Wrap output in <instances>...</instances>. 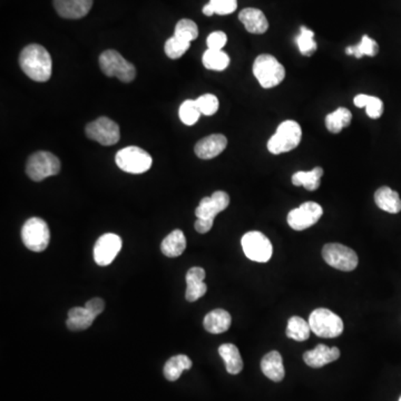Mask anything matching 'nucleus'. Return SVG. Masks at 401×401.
I'll return each mask as SVG.
<instances>
[{
    "instance_id": "obj_1",
    "label": "nucleus",
    "mask_w": 401,
    "mask_h": 401,
    "mask_svg": "<svg viewBox=\"0 0 401 401\" xmlns=\"http://www.w3.org/2000/svg\"><path fill=\"white\" fill-rule=\"evenodd\" d=\"M20 65L28 77L38 83H45L52 77L53 61L47 50L42 45L26 46L20 53Z\"/></svg>"
},
{
    "instance_id": "obj_2",
    "label": "nucleus",
    "mask_w": 401,
    "mask_h": 401,
    "mask_svg": "<svg viewBox=\"0 0 401 401\" xmlns=\"http://www.w3.org/2000/svg\"><path fill=\"white\" fill-rule=\"evenodd\" d=\"M230 204V197L227 192L216 191L211 197L201 199L195 210L197 220L194 225L195 230L201 234H205L213 227L214 219Z\"/></svg>"
},
{
    "instance_id": "obj_3",
    "label": "nucleus",
    "mask_w": 401,
    "mask_h": 401,
    "mask_svg": "<svg viewBox=\"0 0 401 401\" xmlns=\"http://www.w3.org/2000/svg\"><path fill=\"white\" fill-rule=\"evenodd\" d=\"M302 130L296 121H285L278 126L277 132L268 142V152L274 156L290 152L300 144Z\"/></svg>"
},
{
    "instance_id": "obj_4",
    "label": "nucleus",
    "mask_w": 401,
    "mask_h": 401,
    "mask_svg": "<svg viewBox=\"0 0 401 401\" xmlns=\"http://www.w3.org/2000/svg\"><path fill=\"white\" fill-rule=\"evenodd\" d=\"M253 74L263 89H272L282 83L285 70L282 64L272 55L257 56L253 64Z\"/></svg>"
},
{
    "instance_id": "obj_5",
    "label": "nucleus",
    "mask_w": 401,
    "mask_h": 401,
    "mask_svg": "<svg viewBox=\"0 0 401 401\" xmlns=\"http://www.w3.org/2000/svg\"><path fill=\"white\" fill-rule=\"evenodd\" d=\"M100 66L106 76L119 78L123 83L133 82L136 76L135 66L116 50L103 52L100 56Z\"/></svg>"
},
{
    "instance_id": "obj_6",
    "label": "nucleus",
    "mask_w": 401,
    "mask_h": 401,
    "mask_svg": "<svg viewBox=\"0 0 401 401\" xmlns=\"http://www.w3.org/2000/svg\"><path fill=\"white\" fill-rule=\"evenodd\" d=\"M61 172V160L53 153L39 151L28 158L26 173L31 180L40 182Z\"/></svg>"
},
{
    "instance_id": "obj_7",
    "label": "nucleus",
    "mask_w": 401,
    "mask_h": 401,
    "mask_svg": "<svg viewBox=\"0 0 401 401\" xmlns=\"http://www.w3.org/2000/svg\"><path fill=\"white\" fill-rule=\"evenodd\" d=\"M115 162L122 171L130 174H142L151 169L152 156L141 147L128 146L117 152Z\"/></svg>"
},
{
    "instance_id": "obj_8",
    "label": "nucleus",
    "mask_w": 401,
    "mask_h": 401,
    "mask_svg": "<svg viewBox=\"0 0 401 401\" xmlns=\"http://www.w3.org/2000/svg\"><path fill=\"white\" fill-rule=\"evenodd\" d=\"M311 331L320 338H337L343 332V321L335 312L319 308L309 317Z\"/></svg>"
},
{
    "instance_id": "obj_9",
    "label": "nucleus",
    "mask_w": 401,
    "mask_h": 401,
    "mask_svg": "<svg viewBox=\"0 0 401 401\" xmlns=\"http://www.w3.org/2000/svg\"><path fill=\"white\" fill-rule=\"evenodd\" d=\"M22 240L28 250L43 252L47 249L50 231L47 223L40 218H31L22 227Z\"/></svg>"
},
{
    "instance_id": "obj_10",
    "label": "nucleus",
    "mask_w": 401,
    "mask_h": 401,
    "mask_svg": "<svg viewBox=\"0 0 401 401\" xmlns=\"http://www.w3.org/2000/svg\"><path fill=\"white\" fill-rule=\"evenodd\" d=\"M322 257L330 266L340 271H354L359 263L357 253L340 243L326 244L322 249Z\"/></svg>"
},
{
    "instance_id": "obj_11",
    "label": "nucleus",
    "mask_w": 401,
    "mask_h": 401,
    "mask_svg": "<svg viewBox=\"0 0 401 401\" xmlns=\"http://www.w3.org/2000/svg\"><path fill=\"white\" fill-rule=\"evenodd\" d=\"M241 244L246 257L255 262H268L273 253L271 242L259 231L245 233L241 240Z\"/></svg>"
},
{
    "instance_id": "obj_12",
    "label": "nucleus",
    "mask_w": 401,
    "mask_h": 401,
    "mask_svg": "<svg viewBox=\"0 0 401 401\" xmlns=\"http://www.w3.org/2000/svg\"><path fill=\"white\" fill-rule=\"evenodd\" d=\"M85 133L89 139H93L104 146L116 144L121 137L119 125L105 116L89 123L86 126Z\"/></svg>"
},
{
    "instance_id": "obj_13",
    "label": "nucleus",
    "mask_w": 401,
    "mask_h": 401,
    "mask_svg": "<svg viewBox=\"0 0 401 401\" xmlns=\"http://www.w3.org/2000/svg\"><path fill=\"white\" fill-rule=\"evenodd\" d=\"M324 214L321 205L316 202H305L294 209L288 214V225L296 231L307 230L316 225Z\"/></svg>"
},
{
    "instance_id": "obj_14",
    "label": "nucleus",
    "mask_w": 401,
    "mask_h": 401,
    "mask_svg": "<svg viewBox=\"0 0 401 401\" xmlns=\"http://www.w3.org/2000/svg\"><path fill=\"white\" fill-rule=\"evenodd\" d=\"M123 242L121 236L114 233H106L96 241L94 246V260L100 266H107L115 260Z\"/></svg>"
},
{
    "instance_id": "obj_15",
    "label": "nucleus",
    "mask_w": 401,
    "mask_h": 401,
    "mask_svg": "<svg viewBox=\"0 0 401 401\" xmlns=\"http://www.w3.org/2000/svg\"><path fill=\"white\" fill-rule=\"evenodd\" d=\"M227 139L222 134H212L197 142L194 152L201 160H211L219 156L227 149Z\"/></svg>"
},
{
    "instance_id": "obj_16",
    "label": "nucleus",
    "mask_w": 401,
    "mask_h": 401,
    "mask_svg": "<svg viewBox=\"0 0 401 401\" xmlns=\"http://www.w3.org/2000/svg\"><path fill=\"white\" fill-rule=\"evenodd\" d=\"M93 0H54V7L59 16L66 20H80L89 14Z\"/></svg>"
},
{
    "instance_id": "obj_17",
    "label": "nucleus",
    "mask_w": 401,
    "mask_h": 401,
    "mask_svg": "<svg viewBox=\"0 0 401 401\" xmlns=\"http://www.w3.org/2000/svg\"><path fill=\"white\" fill-rule=\"evenodd\" d=\"M205 277H206V273L203 268L194 266L188 270L186 273V298L188 302L197 301L206 294L208 285H205Z\"/></svg>"
},
{
    "instance_id": "obj_18",
    "label": "nucleus",
    "mask_w": 401,
    "mask_h": 401,
    "mask_svg": "<svg viewBox=\"0 0 401 401\" xmlns=\"http://www.w3.org/2000/svg\"><path fill=\"white\" fill-rule=\"evenodd\" d=\"M340 358V350L337 347L326 346V345H318L316 348L310 351L305 352L303 360L311 368H321L328 363H333Z\"/></svg>"
},
{
    "instance_id": "obj_19",
    "label": "nucleus",
    "mask_w": 401,
    "mask_h": 401,
    "mask_svg": "<svg viewBox=\"0 0 401 401\" xmlns=\"http://www.w3.org/2000/svg\"><path fill=\"white\" fill-rule=\"evenodd\" d=\"M239 20L246 31L251 33H264L268 31V22L266 15L260 9L245 8L239 14Z\"/></svg>"
},
{
    "instance_id": "obj_20",
    "label": "nucleus",
    "mask_w": 401,
    "mask_h": 401,
    "mask_svg": "<svg viewBox=\"0 0 401 401\" xmlns=\"http://www.w3.org/2000/svg\"><path fill=\"white\" fill-rule=\"evenodd\" d=\"M261 370L264 376L274 382L282 381L285 371L283 367L282 356L279 351L268 352L261 361Z\"/></svg>"
},
{
    "instance_id": "obj_21",
    "label": "nucleus",
    "mask_w": 401,
    "mask_h": 401,
    "mask_svg": "<svg viewBox=\"0 0 401 401\" xmlns=\"http://www.w3.org/2000/svg\"><path fill=\"white\" fill-rule=\"evenodd\" d=\"M231 322H232V318H231L230 313L223 309H215L205 316L203 326L210 333L219 335L230 329Z\"/></svg>"
},
{
    "instance_id": "obj_22",
    "label": "nucleus",
    "mask_w": 401,
    "mask_h": 401,
    "mask_svg": "<svg viewBox=\"0 0 401 401\" xmlns=\"http://www.w3.org/2000/svg\"><path fill=\"white\" fill-rule=\"evenodd\" d=\"M377 206L388 213L397 214L401 211V199L396 191L388 186L378 188L374 193Z\"/></svg>"
},
{
    "instance_id": "obj_23",
    "label": "nucleus",
    "mask_w": 401,
    "mask_h": 401,
    "mask_svg": "<svg viewBox=\"0 0 401 401\" xmlns=\"http://www.w3.org/2000/svg\"><path fill=\"white\" fill-rule=\"evenodd\" d=\"M186 249V239L184 233L181 230L172 231L169 236H166L162 244L160 250L165 257H177L183 255Z\"/></svg>"
},
{
    "instance_id": "obj_24",
    "label": "nucleus",
    "mask_w": 401,
    "mask_h": 401,
    "mask_svg": "<svg viewBox=\"0 0 401 401\" xmlns=\"http://www.w3.org/2000/svg\"><path fill=\"white\" fill-rule=\"evenodd\" d=\"M219 354L225 361V368L229 374H240L243 369V360L241 357L238 347L232 343H225L220 346Z\"/></svg>"
},
{
    "instance_id": "obj_25",
    "label": "nucleus",
    "mask_w": 401,
    "mask_h": 401,
    "mask_svg": "<svg viewBox=\"0 0 401 401\" xmlns=\"http://www.w3.org/2000/svg\"><path fill=\"white\" fill-rule=\"evenodd\" d=\"M192 360L186 354H177L164 365V376L169 381H176L183 371L192 368Z\"/></svg>"
},
{
    "instance_id": "obj_26",
    "label": "nucleus",
    "mask_w": 401,
    "mask_h": 401,
    "mask_svg": "<svg viewBox=\"0 0 401 401\" xmlns=\"http://www.w3.org/2000/svg\"><path fill=\"white\" fill-rule=\"evenodd\" d=\"M95 319L96 318L85 307L73 308L68 312L66 326L72 331L85 330L93 324Z\"/></svg>"
},
{
    "instance_id": "obj_27",
    "label": "nucleus",
    "mask_w": 401,
    "mask_h": 401,
    "mask_svg": "<svg viewBox=\"0 0 401 401\" xmlns=\"http://www.w3.org/2000/svg\"><path fill=\"white\" fill-rule=\"evenodd\" d=\"M351 119L352 114L348 108L339 107L335 112L326 115V126L331 133H340L343 128H348Z\"/></svg>"
},
{
    "instance_id": "obj_28",
    "label": "nucleus",
    "mask_w": 401,
    "mask_h": 401,
    "mask_svg": "<svg viewBox=\"0 0 401 401\" xmlns=\"http://www.w3.org/2000/svg\"><path fill=\"white\" fill-rule=\"evenodd\" d=\"M322 175L324 169L321 167H315L310 172H296L292 175V184L294 186H305L308 191H316L320 186Z\"/></svg>"
},
{
    "instance_id": "obj_29",
    "label": "nucleus",
    "mask_w": 401,
    "mask_h": 401,
    "mask_svg": "<svg viewBox=\"0 0 401 401\" xmlns=\"http://www.w3.org/2000/svg\"><path fill=\"white\" fill-rule=\"evenodd\" d=\"M354 105L357 107H365V112L370 119H377L381 117L384 113V102L376 96L359 94L354 97Z\"/></svg>"
},
{
    "instance_id": "obj_30",
    "label": "nucleus",
    "mask_w": 401,
    "mask_h": 401,
    "mask_svg": "<svg viewBox=\"0 0 401 401\" xmlns=\"http://www.w3.org/2000/svg\"><path fill=\"white\" fill-rule=\"evenodd\" d=\"M310 324L303 318L294 316L288 321V326L285 335L296 341H305L310 337Z\"/></svg>"
},
{
    "instance_id": "obj_31",
    "label": "nucleus",
    "mask_w": 401,
    "mask_h": 401,
    "mask_svg": "<svg viewBox=\"0 0 401 401\" xmlns=\"http://www.w3.org/2000/svg\"><path fill=\"white\" fill-rule=\"evenodd\" d=\"M202 61L205 68L216 72L227 70L230 65V57L223 50H208L203 55Z\"/></svg>"
},
{
    "instance_id": "obj_32",
    "label": "nucleus",
    "mask_w": 401,
    "mask_h": 401,
    "mask_svg": "<svg viewBox=\"0 0 401 401\" xmlns=\"http://www.w3.org/2000/svg\"><path fill=\"white\" fill-rule=\"evenodd\" d=\"M379 52V46L377 44L374 39L370 37L365 36L361 39V42L356 46H349L347 47V55L354 56L357 59H361L363 56H369V57H374Z\"/></svg>"
},
{
    "instance_id": "obj_33",
    "label": "nucleus",
    "mask_w": 401,
    "mask_h": 401,
    "mask_svg": "<svg viewBox=\"0 0 401 401\" xmlns=\"http://www.w3.org/2000/svg\"><path fill=\"white\" fill-rule=\"evenodd\" d=\"M296 43L300 53L308 57L316 53L317 48H318V45L315 40V33L305 26H302L299 35L296 37Z\"/></svg>"
},
{
    "instance_id": "obj_34",
    "label": "nucleus",
    "mask_w": 401,
    "mask_h": 401,
    "mask_svg": "<svg viewBox=\"0 0 401 401\" xmlns=\"http://www.w3.org/2000/svg\"><path fill=\"white\" fill-rule=\"evenodd\" d=\"M190 45H191V43L186 42L184 39L179 38V37L173 36L166 40L164 50H165L166 56L169 59H179L188 52Z\"/></svg>"
},
{
    "instance_id": "obj_35",
    "label": "nucleus",
    "mask_w": 401,
    "mask_h": 401,
    "mask_svg": "<svg viewBox=\"0 0 401 401\" xmlns=\"http://www.w3.org/2000/svg\"><path fill=\"white\" fill-rule=\"evenodd\" d=\"M180 119L182 121L183 124L192 126L199 121V116L202 115L199 112V107L195 100H186V102L182 103L180 106V111H179Z\"/></svg>"
},
{
    "instance_id": "obj_36",
    "label": "nucleus",
    "mask_w": 401,
    "mask_h": 401,
    "mask_svg": "<svg viewBox=\"0 0 401 401\" xmlns=\"http://www.w3.org/2000/svg\"><path fill=\"white\" fill-rule=\"evenodd\" d=\"M174 36L184 39L188 43L193 42L194 39H197L199 36V28L193 20H180L175 27Z\"/></svg>"
},
{
    "instance_id": "obj_37",
    "label": "nucleus",
    "mask_w": 401,
    "mask_h": 401,
    "mask_svg": "<svg viewBox=\"0 0 401 401\" xmlns=\"http://www.w3.org/2000/svg\"><path fill=\"white\" fill-rule=\"evenodd\" d=\"M195 102H197L199 112L205 116H212L219 109V100L213 94L202 95L195 100Z\"/></svg>"
},
{
    "instance_id": "obj_38",
    "label": "nucleus",
    "mask_w": 401,
    "mask_h": 401,
    "mask_svg": "<svg viewBox=\"0 0 401 401\" xmlns=\"http://www.w3.org/2000/svg\"><path fill=\"white\" fill-rule=\"evenodd\" d=\"M214 13L221 16L230 15L238 8V0H210Z\"/></svg>"
},
{
    "instance_id": "obj_39",
    "label": "nucleus",
    "mask_w": 401,
    "mask_h": 401,
    "mask_svg": "<svg viewBox=\"0 0 401 401\" xmlns=\"http://www.w3.org/2000/svg\"><path fill=\"white\" fill-rule=\"evenodd\" d=\"M227 42V37L223 31H214L206 39L208 50H222Z\"/></svg>"
},
{
    "instance_id": "obj_40",
    "label": "nucleus",
    "mask_w": 401,
    "mask_h": 401,
    "mask_svg": "<svg viewBox=\"0 0 401 401\" xmlns=\"http://www.w3.org/2000/svg\"><path fill=\"white\" fill-rule=\"evenodd\" d=\"M85 308L96 318V317L100 316V313L104 310L105 302H104V300L100 299V298H93V299L86 302Z\"/></svg>"
},
{
    "instance_id": "obj_41",
    "label": "nucleus",
    "mask_w": 401,
    "mask_h": 401,
    "mask_svg": "<svg viewBox=\"0 0 401 401\" xmlns=\"http://www.w3.org/2000/svg\"><path fill=\"white\" fill-rule=\"evenodd\" d=\"M203 14H204L205 16L209 17L215 14V13H214L213 8H212V6L210 5V3H209L208 5H205L204 7H203Z\"/></svg>"
},
{
    "instance_id": "obj_42",
    "label": "nucleus",
    "mask_w": 401,
    "mask_h": 401,
    "mask_svg": "<svg viewBox=\"0 0 401 401\" xmlns=\"http://www.w3.org/2000/svg\"><path fill=\"white\" fill-rule=\"evenodd\" d=\"M399 401H401V397H400V399H399Z\"/></svg>"
}]
</instances>
